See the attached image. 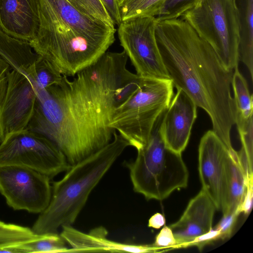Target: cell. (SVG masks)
Listing matches in <instances>:
<instances>
[{"instance_id":"6da1fadb","label":"cell","mask_w":253,"mask_h":253,"mask_svg":"<svg viewBox=\"0 0 253 253\" xmlns=\"http://www.w3.org/2000/svg\"><path fill=\"white\" fill-rule=\"evenodd\" d=\"M125 52L107 51L72 80L38 91L26 129L53 142L73 165L108 144L116 131L113 112L133 93L128 84L137 76L127 68Z\"/></svg>"},{"instance_id":"7a4b0ae2","label":"cell","mask_w":253,"mask_h":253,"mask_svg":"<svg viewBox=\"0 0 253 253\" xmlns=\"http://www.w3.org/2000/svg\"><path fill=\"white\" fill-rule=\"evenodd\" d=\"M155 38L173 86L210 117L212 130L229 150L236 111L231 94L233 71L222 65L211 45L182 18L158 21Z\"/></svg>"},{"instance_id":"3957f363","label":"cell","mask_w":253,"mask_h":253,"mask_svg":"<svg viewBox=\"0 0 253 253\" xmlns=\"http://www.w3.org/2000/svg\"><path fill=\"white\" fill-rule=\"evenodd\" d=\"M129 146L116 131L108 144L71 165L62 179L52 183L49 204L34 222L33 232L56 233L59 228L73 224L91 191Z\"/></svg>"},{"instance_id":"277c9868","label":"cell","mask_w":253,"mask_h":253,"mask_svg":"<svg viewBox=\"0 0 253 253\" xmlns=\"http://www.w3.org/2000/svg\"><path fill=\"white\" fill-rule=\"evenodd\" d=\"M38 33L30 43L62 75L74 77L97 61L111 46L62 19L49 0H38Z\"/></svg>"},{"instance_id":"5b68a950","label":"cell","mask_w":253,"mask_h":253,"mask_svg":"<svg viewBox=\"0 0 253 253\" xmlns=\"http://www.w3.org/2000/svg\"><path fill=\"white\" fill-rule=\"evenodd\" d=\"M156 122L147 143L137 150L134 161L126 163L134 192L146 199L163 200L173 191L186 188L189 172L181 154L167 148Z\"/></svg>"},{"instance_id":"8992f818","label":"cell","mask_w":253,"mask_h":253,"mask_svg":"<svg viewBox=\"0 0 253 253\" xmlns=\"http://www.w3.org/2000/svg\"><path fill=\"white\" fill-rule=\"evenodd\" d=\"M170 79H144L139 88L113 112L109 126L136 150L149 139L173 96Z\"/></svg>"},{"instance_id":"52a82bcc","label":"cell","mask_w":253,"mask_h":253,"mask_svg":"<svg viewBox=\"0 0 253 253\" xmlns=\"http://www.w3.org/2000/svg\"><path fill=\"white\" fill-rule=\"evenodd\" d=\"M181 16L211 45L227 70L238 67L240 26L234 0H200Z\"/></svg>"},{"instance_id":"ba28073f","label":"cell","mask_w":253,"mask_h":253,"mask_svg":"<svg viewBox=\"0 0 253 253\" xmlns=\"http://www.w3.org/2000/svg\"><path fill=\"white\" fill-rule=\"evenodd\" d=\"M5 166L28 168L51 179L71 165L53 142L26 128L8 134L0 143V167Z\"/></svg>"},{"instance_id":"9c48e42d","label":"cell","mask_w":253,"mask_h":253,"mask_svg":"<svg viewBox=\"0 0 253 253\" xmlns=\"http://www.w3.org/2000/svg\"><path fill=\"white\" fill-rule=\"evenodd\" d=\"M157 22L154 16L122 21L118 26V37L138 76L144 79H170L155 38Z\"/></svg>"},{"instance_id":"30bf717a","label":"cell","mask_w":253,"mask_h":253,"mask_svg":"<svg viewBox=\"0 0 253 253\" xmlns=\"http://www.w3.org/2000/svg\"><path fill=\"white\" fill-rule=\"evenodd\" d=\"M51 179L34 169L17 166L0 167V193L14 210L41 213L48 206Z\"/></svg>"},{"instance_id":"8fae6325","label":"cell","mask_w":253,"mask_h":253,"mask_svg":"<svg viewBox=\"0 0 253 253\" xmlns=\"http://www.w3.org/2000/svg\"><path fill=\"white\" fill-rule=\"evenodd\" d=\"M37 95L38 91L29 76L15 70L10 71L0 104V143L8 134L27 128Z\"/></svg>"},{"instance_id":"7c38bea8","label":"cell","mask_w":253,"mask_h":253,"mask_svg":"<svg viewBox=\"0 0 253 253\" xmlns=\"http://www.w3.org/2000/svg\"><path fill=\"white\" fill-rule=\"evenodd\" d=\"M229 149L212 130L202 137L198 149V169L202 189L220 211L224 193L225 160Z\"/></svg>"},{"instance_id":"4fadbf2b","label":"cell","mask_w":253,"mask_h":253,"mask_svg":"<svg viewBox=\"0 0 253 253\" xmlns=\"http://www.w3.org/2000/svg\"><path fill=\"white\" fill-rule=\"evenodd\" d=\"M159 126L161 137L167 148L181 154L186 148L197 116V106L181 89H176Z\"/></svg>"},{"instance_id":"5bb4252c","label":"cell","mask_w":253,"mask_h":253,"mask_svg":"<svg viewBox=\"0 0 253 253\" xmlns=\"http://www.w3.org/2000/svg\"><path fill=\"white\" fill-rule=\"evenodd\" d=\"M214 204L202 189L189 202L180 218L169 225L176 242V249L189 247L197 238L212 228Z\"/></svg>"},{"instance_id":"9a60e30c","label":"cell","mask_w":253,"mask_h":253,"mask_svg":"<svg viewBox=\"0 0 253 253\" xmlns=\"http://www.w3.org/2000/svg\"><path fill=\"white\" fill-rule=\"evenodd\" d=\"M60 236L71 247L67 253L104 252L156 253L160 250L152 245H136L119 243L108 238V231L100 226L87 233L71 225L61 227Z\"/></svg>"},{"instance_id":"2e32d148","label":"cell","mask_w":253,"mask_h":253,"mask_svg":"<svg viewBox=\"0 0 253 253\" xmlns=\"http://www.w3.org/2000/svg\"><path fill=\"white\" fill-rule=\"evenodd\" d=\"M39 25L38 0H0V29L6 34L30 42Z\"/></svg>"},{"instance_id":"e0dca14e","label":"cell","mask_w":253,"mask_h":253,"mask_svg":"<svg viewBox=\"0 0 253 253\" xmlns=\"http://www.w3.org/2000/svg\"><path fill=\"white\" fill-rule=\"evenodd\" d=\"M249 179L239 163L237 151L229 150L225 160V184L220 210L223 215L237 211L240 212L239 209Z\"/></svg>"},{"instance_id":"ac0fdd59","label":"cell","mask_w":253,"mask_h":253,"mask_svg":"<svg viewBox=\"0 0 253 253\" xmlns=\"http://www.w3.org/2000/svg\"><path fill=\"white\" fill-rule=\"evenodd\" d=\"M33 49L29 42L11 37L0 29V56L12 69L28 75L40 56Z\"/></svg>"},{"instance_id":"d6986e66","label":"cell","mask_w":253,"mask_h":253,"mask_svg":"<svg viewBox=\"0 0 253 253\" xmlns=\"http://www.w3.org/2000/svg\"><path fill=\"white\" fill-rule=\"evenodd\" d=\"M240 26L239 60L253 80V0H234Z\"/></svg>"},{"instance_id":"ffe728a7","label":"cell","mask_w":253,"mask_h":253,"mask_svg":"<svg viewBox=\"0 0 253 253\" xmlns=\"http://www.w3.org/2000/svg\"><path fill=\"white\" fill-rule=\"evenodd\" d=\"M231 87L234 92L236 116L244 119L253 116V95L250 94L247 82L238 67L233 71Z\"/></svg>"},{"instance_id":"44dd1931","label":"cell","mask_w":253,"mask_h":253,"mask_svg":"<svg viewBox=\"0 0 253 253\" xmlns=\"http://www.w3.org/2000/svg\"><path fill=\"white\" fill-rule=\"evenodd\" d=\"M122 21L140 17H156L166 0H117Z\"/></svg>"},{"instance_id":"7402d4cb","label":"cell","mask_w":253,"mask_h":253,"mask_svg":"<svg viewBox=\"0 0 253 253\" xmlns=\"http://www.w3.org/2000/svg\"><path fill=\"white\" fill-rule=\"evenodd\" d=\"M27 76L31 78L38 91L58 84L63 75L47 60L40 55Z\"/></svg>"},{"instance_id":"603a6c76","label":"cell","mask_w":253,"mask_h":253,"mask_svg":"<svg viewBox=\"0 0 253 253\" xmlns=\"http://www.w3.org/2000/svg\"><path fill=\"white\" fill-rule=\"evenodd\" d=\"M29 253H66L69 248L63 238L56 233L42 235L38 239L23 243Z\"/></svg>"},{"instance_id":"cb8c5ba5","label":"cell","mask_w":253,"mask_h":253,"mask_svg":"<svg viewBox=\"0 0 253 253\" xmlns=\"http://www.w3.org/2000/svg\"><path fill=\"white\" fill-rule=\"evenodd\" d=\"M31 228L12 223L0 227V248L14 244L25 243L39 238Z\"/></svg>"},{"instance_id":"d4e9b609","label":"cell","mask_w":253,"mask_h":253,"mask_svg":"<svg viewBox=\"0 0 253 253\" xmlns=\"http://www.w3.org/2000/svg\"><path fill=\"white\" fill-rule=\"evenodd\" d=\"M81 13L114 27L100 0H66Z\"/></svg>"},{"instance_id":"484cf974","label":"cell","mask_w":253,"mask_h":253,"mask_svg":"<svg viewBox=\"0 0 253 253\" xmlns=\"http://www.w3.org/2000/svg\"><path fill=\"white\" fill-rule=\"evenodd\" d=\"M253 116L244 119L236 116L235 124L237 126L242 143V148L247 157L250 171H253Z\"/></svg>"},{"instance_id":"4316f807","label":"cell","mask_w":253,"mask_h":253,"mask_svg":"<svg viewBox=\"0 0 253 253\" xmlns=\"http://www.w3.org/2000/svg\"><path fill=\"white\" fill-rule=\"evenodd\" d=\"M200 0H166L157 16L158 21L176 19L194 7Z\"/></svg>"},{"instance_id":"83f0119b","label":"cell","mask_w":253,"mask_h":253,"mask_svg":"<svg viewBox=\"0 0 253 253\" xmlns=\"http://www.w3.org/2000/svg\"><path fill=\"white\" fill-rule=\"evenodd\" d=\"M240 212H234L223 215L222 218L214 226L219 232L220 240L230 238Z\"/></svg>"},{"instance_id":"f1b7e54d","label":"cell","mask_w":253,"mask_h":253,"mask_svg":"<svg viewBox=\"0 0 253 253\" xmlns=\"http://www.w3.org/2000/svg\"><path fill=\"white\" fill-rule=\"evenodd\" d=\"M153 245L160 251L168 249H176V242L169 226H164L157 235Z\"/></svg>"},{"instance_id":"f546056e","label":"cell","mask_w":253,"mask_h":253,"mask_svg":"<svg viewBox=\"0 0 253 253\" xmlns=\"http://www.w3.org/2000/svg\"><path fill=\"white\" fill-rule=\"evenodd\" d=\"M218 240H220L219 232L215 227H212L209 232L195 239L190 247L195 246L201 251L206 245Z\"/></svg>"},{"instance_id":"4dcf8cb0","label":"cell","mask_w":253,"mask_h":253,"mask_svg":"<svg viewBox=\"0 0 253 253\" xmlns=\"http://www.w3.org/2000/svg\"><path fill=\"white\" fill-rule=\"evenodd\" d=\"M114 25L119 26L122 18L117 0H100Z\"/></svg>"},{"instance_id":"1f68e13d","label":"cell","mask_w":253,"mask_h":253,"mask_svg":"<svg viewBox=\"0 0 253 253\" xmlns=\"http://www.w3.org/2000/svg\"><path fill=\"white\" fill-rule=\"evenodd\" d=\"M253 176H251L248 181L246 192L239 209L240 212H243L245 214L250 213L253 206Z\"/></svg>"},{"instance_id":"d6a6232c","label":"cell","mask_w":253,"mask_h":253,"mask_svg":"<svg viewBox=\"0 0 253 253\" xmlns=\"http://www.w3.org/2000/svg\"><path fill=\"white\" fill-rule=\"evenodd\" d=\"M10 66L0 56V104L4 95Z\"/></svg>"},{"instance_id":"836d02e7","label":"cell","mask_w":253,"mask_h":253,"mask_svg":"<svg viewBox=\"0 0 253 253\" xmlns=\"http://www.w3.org/2000/svg\"><path fill=\"white\" fill-rule=\"evenodd\" d=\"M165 224V218L160 213H156L149 219L148 226L155 229H159Z\"/></svg>"},{"instance_id":"e575fe53","label":"cell","mask_w":253,"mask_h":253,"mask_svg":"<svg viewBox=\"0 0 253 253\" xmlns=\"http://www.w3.org/2000/svg\"><path fill=\"white\" fill-rule=\"evenodd\" d=\"M6 223L3 222L2 221L0 220V227L3 226Z\"/></svg>"}]
</instances>
